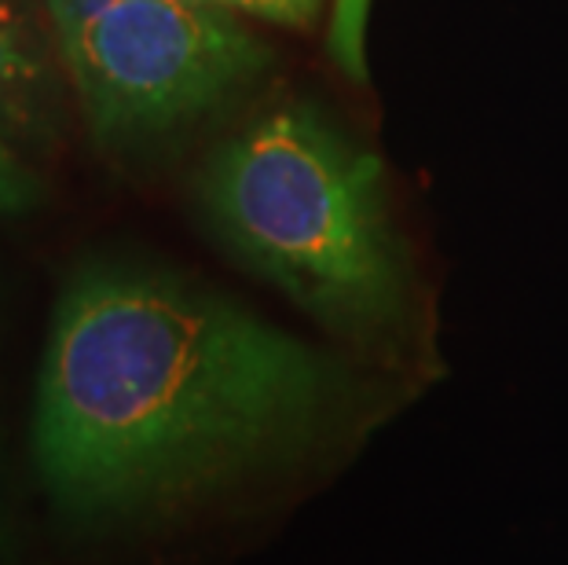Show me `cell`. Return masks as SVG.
Here are the masks:
<instances>
[{
	"label": "cell",
	"instance_id": "1",
	"mask_svg": "<svg viewBox=\"0 0 568 565\" xmlns=\"http://www.w3.org/2000/svg\"><path fill=\"white\" fill-rule=\"evenodd\" d=\"M382 386L195 275L95 254L48 323L33 463L74 522L195 518L334 474L389 412Z\"/></svg>",
	"mask_w": 568,
	"mask_h": 565
},
{
	"label": "cell",
	"instance_id": "2",
	"mask_svg": "<svg viewBox=\"0 0 568 565\" xmlns=\"http://www.w3.org/2000/svg\"><path fill=\"white\" fill-rule=\"evenodd\" d=\"M191 210L235 264L359 364L418 379L429 297L378 151L305 95L253 107L191 173Z\"/></svg>",
	"mask_w": 568,
	"mask_h": 565
},
{
	"label": "cell",
	"instance_id": "3",
	"mask_svg": "<svg viewBox=\"0 0 568 565\" xmlns=\"http://www.w3.org/2000/svg\"><path fill=\"white\" fill-rule=\"evenodd\" d=\"M89 143L151 165L243 111L275 48L221 0H41Z\"/></svg>",
	"mask_w": 568,
	"mask_h": 565
},
{
	"label": "cell",
	"instance_id": "4",
	"mask_svg": "<svg viewBox=\"0 0 568 565\" xmlns=\"http://www.w3.org/2000/svg\"><path fill=\"white\" fill-rule=\"evenodd\" d=\"M70 74L41 0H0V148L30 170L59 154Z\"/></svg>",
	"mask_w": 568,
	"mask_h": 565
},
{
	"label": "cell",
	"instance_id": "5",
	"mask_svg": "<svg viewBox=\"0 0 568 565\" xmlns=\"http://www.w3.org/2000/svg\"><path fill=\"white\" fill-rule=\"evenodd\" d=\"M44 199L38 170H30L27 162H19L8 148H0V221L22 218V213L38 210Z\"/></svg>",
	"mask_w": 568,
	"mask_h": 565
},
{
	"label": "cell",
	"instance_id": "6",
	"mask_svg": "<svg viewBox=\"0 0 568 565\" xmlns=\"http://www.w3.org/2000/svg\"><path fill=\"white\" fill-rule=\"evenodd\" d=\"M367 4L371 0H337L334 16V56L342 59L348 74H364V22H367Z\"/></svg>",
	"mask_w": 568,
	"mask_h": 565
}]
</instances>
